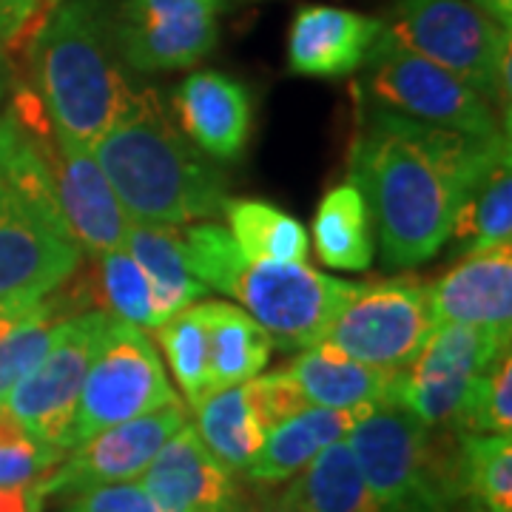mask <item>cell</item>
I'll return each instance as SVG.
<instances>
[{
	"label": "cell",
	"mask_w": 512,
	"mask_h": 512,
	"mask_svg": "<svg viewBox=\"0 0 512 512\" xmlns=\"http://www.w3.org/2000/svg\"><path fill=\"white\" fill-rule=\"evenodd\" d=\"M356 100L350 180L365 197L384 265L416 268L450 242L464 194L510 151V134L470 137Z\"/></svg>",
	"instance_id": "1"
},
{
	"label": "cell",
	"mask_w": 512,
	"mask_h": 512,
	"mask_svg": "<svg viewBox=\"0 0 512 512\" xmlns=\"http://www.w3.org/2000/svg\"><path fill=\"white\" fill-rule=\"evenodd\" d=\"M97 165L131 222L188 225L220 217L228 180L211 157L188 143L146 89L92 146Z\"/></svg>",
	"instance_id": "2"
},
{
	"label": "cell",
	"mask_w": 512,
	"mask_h": 512,
	"mask_svg": "<svg viewBox=\"0 0 512 512\" xmlns=\"http://www.w3.org/2000/svg\"><path fill=\"white\" fill-rule=\"evenodd\" d=\"M29 60L52 134L77 148L92 151L137 97L103 0H63L29 40Z\"/></svg>",
	"instance_id": "3"
},
{
	"label": "cell",
	"mask_w": 512,
	"mask_h": 512,
	"mask_svg": "<svg viewBox=\"0 0 512 512\" xmlns=\"http://www.w3.org/2000/svg\"><path fill=\"white\" fill-rule=\"evenodd\" d=\"M183 242L188 265L202 285L237 299L285 350L316 345L353 291V282L322 274L308 262H254L239 251L228 228L214 222L188 225Z\"/></svg>",
	"instance_id": "4"
},
{
	"label": "cell",
	"mask_w": 512,
	"mask_h": 512,
	"mask_svg": "<svg viewBox=\"0 0 512 512\" xmlns=\"http://www.w3.org/2000/svg\"><path fill=\"white\" fill-rule=\"evenodd\" d=\"M345 441L382 512H450L461 498L458 447L396 402L376 404Z\"/></svg>",
	"instance_id": "5"
},
{
	"label": "cell",
	"mask_w": 512,
	"mask_h": 512,
	"mask_svg": "<svg viewBox=\"0 0 512 512\" xmlns=\"http://www.w3.org/2000/svg\"><path fill=\"white\" fill-rule=\"evenodd\" d=\"M356 97L424 126L450 128L470 137L510 134V128H501L487 97L453 72L410 52L387 32V26L362 63Z\"/></svg>",
	"instance_id": "6"
},
{
	"label": "cell",
	"mask_w": 512,
	"mask_h": 512,
	"mask_svg": "<svg viewBox=\"0 0 512 512\" xmlns=\"http://www.w3.org/2000/svg\"><path fill=\"white\" fill-rule=\"evenodd\" d=\"M384 26L410 52L501 103L510 117V32L467 0H399Z\"/></svg>",
	"instance_id": "7"
},
{
	"label": "cell",
	"mask_w": 512,
	"mask_h": 512,
	"mask_svg": "<svg viewBox=\"0 0 512 512\" xmlns=\"http://www.w3.org/2000/svg\"><path fill=\"white\" fill-rule=\"evenodd\" d=\"M180 402L148 330L106 316L69 430V450L114 424ZM66 450V453H69Z\"/></svg>",
	"instance_id": "8"
},
{
	"label": "cell",
	"mask_w": 512,
	"mask_h": 512,
	"mask_svg": "<svg viewBox=\"0 0 512 512\" xmlns=\"http://www.w3.org/2000/svg\"><path fill=\"white\" fill-rule=\"evenodd\" d=\"M436 330L427 285L410 276L356 285L316 345L353 362L396 373L407 367Z\"/></svg>",
	"instance_id": "9"
},
{
	"label": "cell",
	"mask_w": 512,
	"mask_h": 512,
	"mask_svg": "<svg viewBox=\"0 0 512 512\" xmlns=\"http://www.w3.org/2000/svg\"><path fill=\"white\" fill-rule=\"evenodd\" d=\"M80 259L83 251L57 205H0V328L60 291L77 274Z\"/></svg>",
	"instance_id": "10"
},
{
	"label": "cell",
	"mask_w": 512,
	"mask_h": 512,
	"mask_svg": "<svg viewBox=\"0 0 512 512\" xmlns=\"http://www.w3.org/2000/svg\"><path fill=\"white\" fill-rule=\"evenodd\" d=\"M103 311L66 316L55 345L0 404L40 444L66 456L80 387L106 325Z\"/></svg>",
	"instance_id": "11"
},
{
	"label": "cell",
	"mask_w": 512,
	"mask_h": 512,
	"mask_svg": "<svg viewBox=\"0 0 512 512\" xmlns=\"http://www.w3.org/2000/svg\"><path fill=\"white\" fill-rule=\"evenodd\" d=\"M510 339L470 325H441L393 379L390 402L433 430H453L470 387Z\"/></svg>",
	"instance_id": "12"
},
{
	"label": "cell",
	"mask_w": 512,
	"mask_h": 512,
	"mask_svg": "<svg viewBox=\"0 0 512 512\" xmlns=\"http://www.w3.org/2000/svg\"><path fill=\"white\" fill-rule=\"evenodd\" d=\"M225 0H123L111 12L114 49L140 74L191 69L217 49Z\"/></svg>",
	"instance_id": "13"
},
{
	"label": "cell",
	"mask_w": 512,
	"mask_h": 512,
	"mask_svg": "<svg viewBox=\"0 0 512 512\" xmlns=\"http://www.w3.org/2000/svg\"><path fill=\"white\" fill-rule=\"evenodd\" d=\"M183 424H188V407L174 402L148 416L94 433L92 439L80 441L46 476L32 484L40 504L55 495H77L106 484L137 481L151 458L163 450L165 441Z\"/></svg>",
	"instance_id": "14"
},
{
	"label": "cell",
	"mask_w": 512,
	"mask_h": 512,
	"mask_svg": "<svg viewBox=\"0 0 512 512\" xmlns=\"http://www.w3.org/2000/svg\"><path fill=\"white\" fill-rule=\"evenodd\" d=\"M140 487L160 512H242L237 473L222 467L194 424H183L151 458Z\"/></svg>",
	"instance_id": "15"
},
{
	"label": "cell",
	"mask_w": 512,
	"mask_h": 512,
	"mask_svg": "<svg viewBox=\"0 0 512 512\" xmlns=\"http://www.w3.org/2000/svg\"><path fill=\"white\" fill-rule=\"evenodd\" d=\"M433 325H470L512 336V245L467 254L427 285Z\"/></svg>",
	"instance_id": "16"
},
{
	"label": "cell",
	"mask_w": 512,
	"mask_h": 512,
	"mask_svg": "<svg viewBox=\"0 0 512 512\" xmlns=\"http://www.w3.org/2000/svg\"><path fill=\"white\" fill-rule=\"evenodd\" d=\"M55 185L60 214L83 254L100 256L126 248L131 220L89 148L55 137Z\"/></svg>",
	"instance_id": "17"
},
{
	"label": "cell",
	"mask_w": 512,
	"mask_h": 512,
	"mask_svg": "<svg viewBox=\"0 0 512 512\" xmlns=\"http://www.w3.org/2000/svg\"><path fill=\"white\" fill-rule=\"evenodd\" d=\"M171 103L180 123L177 128L205 157L234 163L245 154L251 140L254 106L251 94L239 80L217 69H202L188 74L174 89Z\"/></svg>",
	"instance_id": "18"
},
{
	"label": "cell",
	"mask_w": 512,
	"mask_h": 512,
	"mask_svg": "<svg viewBox=\"0 0 512 512\" xmlns=\"http://www.w3.org/2000/svg\"><path fill=\"white\" fill-rule=\"evenodd\" d=\"M382 32V18L325 3L302 6L288 32V72L322 80L348 77L362 69Z\"/></svg>",
	"instance_id": "19"
},
{
	"label": "cell",
	"mask_w": 512,
	"mask_h": 512,
	"mask_svg": "<svg viewBox=\"0 0 512 512\" xmlns=\"http://www.w3.org/2000/svg\"><path fill=\"white\" fill-rule=\"evenodd\" d=\"M370 410H330L316 404L302 407L265 433L262 450L242 476L259 487H274L296 478L322 450L348 439L353 424Z\"/></svg>",
	"instance_id": "20"
},
{
	"label": "cell",
	"mask_w": 512,
	"mask_h": 512,
	"mask_svg": "<svg viewBox=\"0 0 512 512\" xmlns=\"http://www.w3.org/2000/svg\"><path fill=\"white\" fill-rule=\"evenodd\" d=\"M282 373L291 379L305 402L330 410H370L376 404L390 402L396 373L376 370L362 362H353L336 350L311 345L293 356Z\"/></svg>",
	"instance_id": "21"
},
{
	"label": "cell",
	"mask_w": 512,
	"mask_h": 512,
	"mask_svg": "<svg viewBox=\"0 0 512 512\" xmlns=\"http://www.w3.org/2000/svg\"><path fill=\"white\" fill-rule=\"evenodd\" d=\"M197 305H200L205 339H208V387H211V393L256 379L271 362L274 339L259 328L248 313L231 302L208 299V302H197Z\"/></svg>",
	"instance_id": "22"
},
{
	"label": "cell",
	"mask_w": 512,
	"mask_h": 512,
	"mask_svg": "<svg viewBox=\"0 0 512 512\" xmlns=\"http://www.w3.org/2000/svg\"><path fill=\"white\" fill-rule=\"evenodd\" d=\"M126 251L146 274L160 325L208 293V288L188 265L183 231L177 225L131 222L126 234Z\"/></svg>",
	"instance_id": "23"
},
{
	"label": "cell",
	"mask_w": 512,
	"mask_h": 512,
	"mask_svg": "<svg viewBox=\"0 0 512 512\" xmlns=\"http://www.w3.org/2000/svg\"><path fill=\"white\" fill-rule=\"evenodd\" d=\"M194 430L222 467L242 476L268 433L251 382L225 387L202 399L194 407Z\"/></svg>",
	"instance_id": "24"
},
{
	"label": "cell",
	"mask_w": 512,
	"mask_h": 512,
	"mask_svg": "<svg viewBox=\"0 0 512 512\" xmlns=\"http://www.w3.org/2000/svg\"><path fill=\"white\" fill-rule=\"evenodd\" d=\"M316 256L339 271H367L373 262V222L353 180L333 185L313 217Z\"/></svg>",
	"instance_id": "25"
},
{
	"label": "cell",
	"mask_w": 512,
	"mask_h": 512,
	"mask_svg": "<svg viewBox=\"0 0 512 512\" xmlns=\"http://www.w3.org/2000/svg\"><path fill=\"white\" fill-rule=\"evenodd\" d=\"M458 254H478L512 237V165L510 151L501 154L473 188L464 194L453 225ZM450 237V239H453Z\"/></svg>",
	"instance_id": "26"
},
{
	"label": "cell",
	"mask_w": 512,
	"mask_h": 512,
	"mask_svg": "<svg viewBox=\"0 0 512 512\" xmlns=\"http://www.w3.org/2000/svg\"><path fill=\"white\" fill-rule=\"evenodd\" d=\"M288 490L302 512H382L367 490L348 441L322 450Z\"/></svg>",
	"instance_id": "27"
},
{
	"label": "cell",
	"mask_w": 512,
	"mask_h": 512,
	"mask_svg": "<svg viewBox=\"0 0 512 512\" xmlns=\"http://www.w3.org/2000/svg\"><path fill=\"white\" fill-rule=\"evenodd\" d=\"M228 234L254 262H305L308 234L288 211L262 200H225Z\"/></svg>",
	"instance_id": "28"
},
{
	"label": "cell",
	"mask_w": 512,
	"mask_h": 512,
	"mask_svg": "<svg viewBox=\"0 0 512 512\" xmlns=\"http://www.w3.org/2000/svg\"><path fill=\"white\" fill-rule=\"evenodd\" d=\"M458 481L470 512H512V436L461 433Z\"/></svg>",
	"instance_id": "29"
},
{
	"label": "cell",
	"mask_w": 512,
	"mask_h": 512,
	"mask_svg": "<svg viewBox=\"0 0 512 512\" xmlns=\"http://www.w3.org/2000/svg\"><path fill=\"white\" fill-rule=\"evenodd\" d=\"M63 305L66 299L55 291L49 299L37 302L32 311L23 313L18 322L0 328V404L55 345L66 319Z\"/></svg>",
	"instance_id": "30"
},
{
	"label": "cell",
	"mask_w": 512,
	"mask_h": 512,
	"mask_svg": "<svg viewBox=\"0 0 512 512\" xmlns=\"http://www.w3.org/2000/svg\"><path fill=\"white\" fill-rule=\"evenodd\" d=\"M160 339L168 367L183 390L185 404L194 410L202 399L211 396L208 387V339L202 325L200 305H188L171 319H165L160 328L154 330Z\"/></svg>",
	"instance_id": "31"
},
{
	"label": "cell",
	"mask_w": 512,
	"mask_h": 512,
	"mask_svg": "<svg viewBox=\"0 0 512 512\" xmlns=\"http://www.w3.org/2000/svg\"><path fill=\"white\" fill-rule=\"evenodd\" d=\"M97 262V299L114 319L143 330L160 328V316L154 308V296L148 288L146 274L131 259L126 248L94 256Z\"/></svg>",
	"instance_id": "32"
},
{
	"label": "cell",
	"mask_w": 512,
	"mask_h": 512,
	"mask_svg": "<svg viewBox=\"0 0 512 512\" xmlns=\"http://www.w3.org/2000/svg\"><path fill=\"white\" fill-rule=\"evenodd\" d=\"M458 436L461 433H498L510 436L512 433V356L510 348H504L487 370L478 376L467 399L458 410L456 424Z\"/></svg>",
	"instance_id": "33"
},
{
	"label": "cell",
	"mask_w": 512,
	"mask_h": 512,
	"mask_svg": "<svg viewBox=\"0 0 512 512\" xmlns=\"http://www.w3.org/2000/svg\"><path fill=\"white\" fill-rule=\"evenodd\" d=\"M60 458L63 453L32 439L0 407V487H29L46 476Z\"/></svg>",
	"instance_id": "34"
},
{
	"label": "cell",
	"mask_w": 512,
	"mask_h": 512,
	"mask_svg": "<svg viewBox=\"0 0 512 512\" xmlns=\"http://www.w3.org/2000/svg\"><path fill=\"white\" fill-rule=\"evenodd\" d=\"M23 117L15 106L0 114V205L12 200H32L43 205H60L57 197L46 194L40 185L23 171L20 151H23Z\"/></svg>",
	"instance_id": "35"
},
{
	"label": "cell",
	"mask_w": 512,
	"mask_h": 512,
	"mask_svg": "<svg viewBox=\"0 0 512 512\" xmlns=\"http://www.w3.org/2000/svg\"><path fill=\"white\" fill-rule=\"evenodd\" d=\"M63 512H160V507L140 487V481H123L72 495Z\"/></svg>",
	"instance_id": "36"
},
{
	"label": "cell",
	"mask_w": 512,
	"mask_h": 512,
	"mask_svg": "<svg viewBox=\"0 0 512 512\" xmlns=\"http://www.w3.org/2000/svg\"><path fill=\"white\" fill-rule=\"evenodd\" d=\"M63 0H0V43L20 49Z\"/></svg>",
	"instance_id": "37"
},
{
	"label": "cell",
	"mask_w": 512,
	"mask_h": 512,
	"mask_svg": "<svg viewBox=\"0 0 512 512\" xmlns=\"http://www.w3.org/2000/svg\"><path fill=\"white\" fill-rule=\"evenodd\" d=\"M251 390H254L256 407H259L262 421H265L268 430H271L274 424H279L282 419L299 413L302 407H308L305 396L299 393V387H296L282 370L265 373V376L259 373L256 379H251Z\"/></svg>",
	"instance_id": "38"
},
{
	"label": "cell",
	"mask_w": 512,
	"mask_h": 512,
	"mask_svg": "<svg viewBox=\"0 0 512 512\" xmlns=\"http://www.w3.org/2000/svg\"><path fill=\"white\" fill-rule=\"evenodd\" d=\"M0 512H43L35 487H0Z\"/></svg>",
	"instance_id": "39"
},
{
	"label": "cell",
	"mask_w": 512,
	"mask_h": 512,
	"mask_svg": "<svg viewBox=\"0 0 512 512\" xmlns=\"http://www.w3.org/2000/svg\"><path fill=\"white\" fill-rule=\"evenodd\" d=\"M470 6L478 9L484 18H490L501 29H512V0H470Z\"/></svg>",
	"instance_id": "40"
},
{
	"label": "cell",
	"mask_w": 512,
	"mask_h": 512,
	"mask_svg": "<svg viewBox=\"0 0 512 512\" xmlns=\"http://www.w3.org/2000/svg\"><path fill=\"white\" fill-rule=\"evenodd\" d=\"M242 512H302V510H299V504H296V498L291 495V490H285V493L256 501L254 507H242Z\"/></svg>",
	"instance_id": "41"
},
{
	"label": "cell",
	"mask_w": 512,
	"mask_h": 512,
	"mask_svg": "<svg viewBox=\"0 0 512 512\" xmlns=\"http://www.w3.org/2000/svg\"><path fill=\"white\" fill-rule=\"evenodd\" d=\"M6 86H9V60L3 55V43H0V103H3Z\"/></svg>",
	"instance_id": "42"
}]
</instances>
